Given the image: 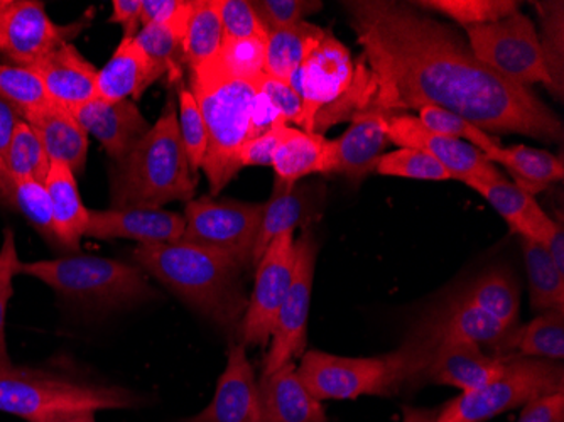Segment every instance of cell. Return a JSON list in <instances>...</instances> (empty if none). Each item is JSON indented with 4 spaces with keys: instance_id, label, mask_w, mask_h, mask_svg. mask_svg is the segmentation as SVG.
Listing matches in <instances>:
<instances>
[{
    "instance_id": "6da1fadb",
    "label": "cell",
    "mask_w": 564,
    "mask_h": 422,
    "mask_svg": "<svg viewBox=\"0 0 564 422\" xmlns=\"http://www.w3.org/2000/svg\"><path fill=\"white\" fill-rule=\"evenodd\" d=\"M367 63L357 112H401L434 105L485 132L560 142L563 123L528 87L484 65L455 30L411 4L345 2Z\"/></svg>"
},
{
    "instance_id": "7a4b0ae2",
    "label": "cell",
    "mask_w": 564,
    "mask_h": 422,
    "mask_svg": "<svg viewBox=\"0 0 564 422\" xmlns=\"http://www.w3.org/2000/svg\"><path fill=\"white\" fill-rule=\"evenodd\" d=\"M135 266L224 329H239L249 297L232 259L193 244H158L134 250Z\"/></svg>"
},
{
    "instance_id": "3957f363",
    "label": "cell",
    "mask_w": 564,
    "mask_h": 422,
    "mask_svg": "<svg viewBox=\"0 0 564 422\" xmlns=\"http://www.w3.org/2000/svg\"><path fill=\"white\" fill-rule=\"evenodd\" d=\"M440 335L430 318L399 350L382 357H338L312 350L301 357L297 376L318 401H350L362 396H391L404 383L426 376Z\"/></svg>"
},
{
    "instance_id": "277c9868",
    "label": "cell",
    "mask_w": 564,
    "mask_h": 422,
    "mask_svg": "<svg viewBox=\"0 0 564 422\" xmlns=\"http://www.w3.org/2000/svg\"><path fill=\"white\" fill-rule=\"evenodd\" d=\"M195 171L183 145L176 101L170 100L156 123L131 152L112 164V208H163L167 203L192 202Z\"/></svg>"
},
{
    "instance_id": "5b68a950",
    "label": "cell",
    "mask_w": 564,
    "mask_h": 422,
    "mask_svg": "<svg viewBox=\"0 0 564 422\" xmlns=\"http://www.w3.org/2000/svg\"><path fill=\"white\" fill-rule=\"evenodd\" d=\"M189 90L207 127L203 173L210 183L212 195L217 196L242 170L240 151L249 136L258 87L227 75L214 59L192 69Z\"/></svg>"
},
{
    "instance_id": "8992f818",
    "label": "cell",
    "mask_w": 564,
    "mask_h": 422,
    "mask_svg": "<svg viewBox=\"0 0 564 422\" xmlns=\"http://www.w3.org/2000/svg\"><path fill=\"white\" fill-rule=\"evenodd\" d=\"M132 390L85 382L34 368L0 365V412L43 422L63 412L117 411L138 405Z\"/></svg>"
},
{
    "instance_id": "52a82bcc",
    "label": "cell",
    "mask_w": 564,
    "mask_h": 422,
    "mask_svg": "<svg viewBox=\"0 0 564 422\" xmlns=\"http://www.w3.org/2000/svg\"><path fill=\"white\" fill-rule=\"evenodd\" d=\"M18 274L40 279L62 296L95 307H120L156 296L139 266L106 257L21 260Z\"/></svg>"
},
{
    "instance_id": "ba28073f",
    "label": "cell",
    "mask_w": 564,
    "mask_h": 422,
    "mask_svg": "<svg viewBox=\"0 0 564 422\" xmlns=\"http://www.w3.org/2000/svg\"><path fill=\"white\" fill-rule=\"evenodd\" d=\"M564 390L563 365L544 358L507 355L497 379L470 392L459 393L438 411L434 422H485L534 399Z\"/></svg>"
},
{
    "instance_id": "9c48e42d",
    "label": "cell",
    "mask_w": 564,
    "mask_h": 422,
    "mask_svg": "<svg viewBox=\"0 0 564 422\" xmlns=\"http://www.w3.org/2000/svg\"><path fill=\"white\" fill-rule=\"evenodd\" d=\"M264 215V203H243L202 196L186 203L182 242L214 250L246 269Z\"/></svg>"
},
{
    "instance_id": "30bf717a",
    "label": "cell",
    "mask_w": 564,
    "mask_h": 422,
    "mask_svg": "<svg viewBox=\"0 0 564 422\" xmlns=\"http://www.w3.org/2000/svg\"><path fill=\"white\" fill-rule=\"evenodd\" d=\"M467 36L474 55L507 80L528 88L540 84L551 90L540 34L528 15L518 11L492 24L467 28Z\"/></svg>"
},
{
    "instance_id": "8fae6325",
    "label": "cell",
    "mask_w": 564,
    "mask_h": 422,
    "mask_svg": "<svg viewBox=\"0 0 564 422\" xmlns=\"http://www.w3.org/2000/svg\"><path fill=\"white\" fill-rule=\"evenodd\" d=\"M288 84L303 101L301 130L315 132L316 120L354 90L357 68L348 47L325 30Z\"/></svg>"
},
{
    "instance_id": "7c38bea8",
    "label": "cell",
    "mask_w": 564,
    "mask_h": 422,
    "mask_svg": "<svg viewBox=\"0 0 564 422\" xmlns=\"http://www.w3.org/2000/svg\"><path fill=\"white\" fill-rule=\"evenodd\" d=\"M294 249H296V257H294L293 279L275 320L271 348L264 360L262 376H268L290 361L303 357L306 348L307 316L312 306L316 252H318L315 237L310 228L301 231L294 242Z\"/></svg>"
},
{
    "instance_id": "4fadbf2b",
    "label": "cell",
    "mask_w": 564,
    "mask_h": 422,
    "mask_svg": "<svg viewBox=\"0 0 564 422\" xmlns=\"http://www.w3.org/2000/svg\"><path fill=\"white\" fill-rule=\"evenodd\" d=\"M294 231L279 235L256 263V282L240 323V343L246 347H268L291 279H293Z\"/></svg>"
},
{
    "instance_id": "5bb4252c",
    "label": "cell",
    "mask_w": 564,
    "mask_h": 422,
    "mask_svg": "<svg viewBox=\"0 0 564 422\" xmlns=\"http://www.w3.org/2000/svg\"><path fill=\"white\" fill-rule=\"evenodd\" d=\"M84 28L82 22L55 24L36 0H0V56L9 65L31 68Z\"/></svg>"
},
{
    "instance_id": "9a60e30c",
    "label": "cell",
    "mask_w": 564,
    "mask_h": 422,
    "mask_svg": "<svg viewBox=\"0 0 564 422\" xmlns=\"http://www.w3.org/2000/svg\"><path fill=\"white\" fill-rule=\"evenodd\" d=\"M389 142L399 148L417 149L438 161L453 180L467 183L470 180H506L496 164L485 158L474 145L448 136L436 134L427 129L417 117L408 113H388Z\"/></svg>"
},
{
    "instance_id": "2e32d148",
    "label": "cell",
    "mask_w": 564,
    "mask_h": 422,
    "mask_svg": "<svg viewBox=\"0 0 564 422\" xmlns=\"http://www.w3.org/2000/svg\"><path fill=\"white\" fill-rule=\"evenodd\" d=\"M388 144V113L372 110L355 113L351 126L340 138L326 139L323 174H344L351 180H362L377 170Z\"/></svg>"
},
{
    "instance_id": "e0dca14e",
    "label": "cell",
    "mask_w": 564,
    "mask_h": 422,
    "mask_svg": "<svg viewBox=\"0 0 564 422\" xmlns=\"http://www.w3.org/2000/svg\"><path fill=\"white\" fill-rule=\"evenodd\" d=\"M185 227L183 215L163 208L90 209L85 237L131 239L141 246H158L180 242Z\"/></svg>"
},
{
    "instance_id": "ac0fdd59",
    "label": "cell",
    "mask_w": 564,
    "mask_h": 422,
    "mask_svg": "<svg viewBox=\"0 0 564 422\" xmlns=\"http://www.w3.org/2000/svg\"><path fill=\"white\" fill-rule=\"evenodd\" d=\"M246 348L242 343L228 348L227 367L218 379L214 401L185 422H264L259 382Z\"/></svg>"
},
{
    "instance_id": "d6986e66",
    "label": "cell",
    "mask_w": 564,
    "mask_h": 422,
    "mask_svg": "<svg viewBox=\"0 0 564 422\" xmlns=\"http://www.w3.org/2000/svg\"><path fill=\"white\" fill-rule=\"evenodd\" d=\"M69 112L88 136L100 142L113 163L126 158L151 129L138 104L129 98L109 101L97 97Z\"/></svg>"
},
{
    "instance_id": "ffe728a7",
    "label": "cell",
    "mask_w": 564,
    "mask_h": 422,
    "mask_svg": "<svg viewBox=\"0 0 564 422\" xmlns=\"http://www.w3.org/2000/svg\"><path fill=\"white\" fill-rule=\"evenodd\" d=\"M506 368V357H490L480 345L465 338H442L434 350L426 377L462 392L492 382Z\"/></svg>"
},
{
    "instance_id": "44dd1931",
    "label": "cell",
    "mask_w": 564,
    "mask_h": 422,
    "mask_svg": "<svg viewBox=\"0 0 564 422\" xmlns=\"http://www.w3.org/2000/svg\"><path fill=\"white\" fill-rule=\"evenodd\" d=\"M53 104L73 110L97 98L98 69L72 43L31 66Z\"/></svg>"
},
{
    "instance_id": "7402d4cb",
    "label": "cell",
    "mask_w": 564,
    "mask_h": 422,
    "mask_svg": "<svg viewBox=\"0 0 564 422\" xmlns=\"http://www.w3.org/2000/svg\"><path fill=\"white\" fill-rule=\"evenodd\" d=\"M465 184L484 196L514 234L543 247L547 246L556 228V220L544 214L534 196L507 180H470Z\"/></svg>"
},
{
    "instance_id": "603a6c76",
    "label": "cell",
    "mask_w": 564,
    "mask_h": 422,
    "mask_svg": "<svg viewBox=\"0 0 564 422\" xmlns=\"http://www.w3.org/2000/svg\"><path fill=\"white\" fill-rule=\"evenodd\" d=\"M259 402L264 422H326L322 401L301 382L294 361L262 376Z\"/></svg>"
},
{
    "instance_id": "cb8c5ba5",
    "label": "cell",
    "mask_w": 564,
    "mask_h": 422,
    "mask_svg": "<svg viewBox=\"0 0 564 422\" xmlns=\"http://www.w3.org/2000/svg\"><path fill=\"white\" fill-rule=\"evenodd\" d=\"M24 120L33 127L51 163L65 164L73 174L84 173L88 134L68 109L51 101L43 109L28 113Z\"/></svg>"
},
{
    "instance_id": "d4e9b609",
    "label": "cell",
    "mask_w": 564,
    "mask_h": 422,
    "mask_svg": "<svg viewBox=\"0 0 564 422\" xmlns=\"http://www.w3.org/2000/svg\"><path fill=\"white\" fill-rule=\"evenodd\" d=\"M315 209H318V193L315 188L301 183L290 186L275 181L271 199L264 203V215L253 246L252 266L259 262L279 235L296 230L304 221H312Z\"/></svg>"
},
{
    "instance_id": "484cf974",
    "label": "cell",
    "mask_w": 564,
    "mask_h": 422,
    "mask_svg": "<svg viewBox=\"0 0 564 422\" xmlns=\"http://www.w3.org/2000/svg\"><path fill=\"white\" fill-rule=\"evenodd\" d=\"M160 78L163 76L142 47L131 37H122L109 63L98 69L97 97L109 101L139 100Z\"/></svg>"
},
{
    "instance_id": "4316f807",
    "label": "cell",
    "mask_w": 564,
    "mask_h": 422,
    "mask_svg": "<svg viewBox=\"0 0 564 422\" xmlns=\"http://www.w3.org/2000/svg\"><path fill=\"white\" fill-rule=\"evenodd\" d=\"M46 190L53 206L56 244L78 252L90 221V209L84 205L75 174L62 163H51Z\"/></svg>"
},
{
    "instance_id": "83f0119b",
    "label": "cell",
    "mask_w": 564,
    "mask_h": 422,
    "mask_svg": "<svg viewBox=\"0 0 564 422\" xmlns=\"http://www.w3.org/2000/svg\"><path fill=\"white\" fill-rule=\"evenodd\" d=\"M440 338H465L477 345L502 350L512 329L480 307L467 303L456 294L438 313L427 316Z\"/></svg>"
},
{
    "instance_id": "f1b7e54d",
    "label": "cell",
    "mask_w": 564,
    "mask_h": 422,
    "mask_svg": "<svg viewBox=\"0 0 564 422\" xmlns=\"http://www.w3.org/2000/svg\"><path fill=\"white\" fill-rule=\"evenodd\" d=\"M492 164H502L514 176V184L534 196L544 192L550 184L563 180V160L543 151V149L529 148V145H500L496 151L485 155Z\"/></svg>"
},
{
    "instance_id": "f546056e",
    "label": "cell",
    "mask_w": 564,
    "mask_h": 422,
    "mask_svg": "<svg viewBox=\"0 0 564 422\" xmlns=\"http://www.w3.org/2000/svg\"><path fill=\"white\" fill-rule=\"evenodd\" d=\"M325 141L318 132L284 127L272 158L271 167H274L275 181L291 186L310 174L323 173Z\"/></svg>"
},
{
    "instance_id": "4dcf8cb0",
    "label": "cell",
    "mask_w": 564,
    "mask_h": 422,
    "mask_svg": "<svg viewBox=\"0 0 564 422\" xmlns=\"http://www.w3.org/2000/svg\"><path fill=\"white\" fill-rule=\"evenodd\" d=\"M325 30L312 22L303 21L288 30L268 34L265 41V75L278 80L290 82L312 47L322 40Z\"/></svg>"
},
{
    "instance_id": "1f68e13d",
    "label": "cell",
    "mask_w": 564,
    "mask_h": 422,
    "mask_svg": "<svg viewBox=\"0 0 564 422\" xmlns=\"http://www.w3.org/2000/svg\"><path fill=\"white\" fill-rule=\"evenodd\" d=\"M224 44L220 0H193L192 18L183 40L189 69L214 62Z\"/></svg>"
},
{
    "instance_id": "d6a6232c",
    "label": "cell",
    "mask_w": 564,
    "mask_h": 422,
    "mask_svg": "<svg viewBox=\"0 0 564 422\" xmlns=\"http://www.w3.org/2000/svg\"><path fill=\"white\" fill-rule=\"evenodd\" d=\"M502 350L516 351L519 357L563 360L564 311H544L522 328H514Z\"/></svg>"
},
{
    "instance_id": "836d02e7",
    "label": "cell",
    "mask_w": 564,
    "mask_h": 422,
    "mask_svg": "<svg viewBox=\"0 0 564 422\" xmlns=\"http://www.w3.org/2000/svg\"><path fill=\"white\" fill-rule=\"evenodd\" d=\"M462 300L480 307L502 325L516 328L519 318V288L514 279L503 271H490L475 279L468 288L458 293Z\"/></svg>"
},
{
    "instance_id": "e575fe53",
    "label": "cell",
    "mask_w": 564,
    "mask_h": 422,
    "mask_svg": "<svg viewBox=\"0 0 564 422\" xmlns=\"http://www.w3.org/2000/svg\"><path fill=\"white\" fill-rule=\"evenodd\" d=\"M529 296L535 311H564V272L557 268L546 247L522 239Z\"/></svg>"
},
{
    "instance_id": "d590c367",
    "label": "cell",
    "mask_w": 564,
    "mask_h": 422,
    "mask_svg": "<svg viewBox=\"0 0 564 422\" xmlns=\"http://www.w3.org/2000/svg\"><path fill=\"white\" fill-rule=\"evenodd\" d=\"M0 199L24 215L25 220L30 221L44 239L56 244L53 206H51L46 184L6 174L0 180Z\"/></svg>"
},
{
    "instance_id": "8d00e7d4",
    "label": "cell",
    "mask_w": 564,
    "mask_h": 422,
    "mask_svg": "<svg viewBox=\"0 0 564 422\" xmlns=\"http://www.w3.org/2000/svg\"><path fill=\"white\" fill-rule=\"evenodd\" d=\"M541 21V53L551 78V91L563 98L564 90V2H535Z\"/></svg>"
},
{
    "instance_id": "74e56055",
    "label": "cell",
    "mask_w": 564,
    "mask_h": 422,
    "mask_svg": "<svg viewBox=\"0 0 564 422\" xmlns=\"http://www.w3.org/2000/svg\"><path fill=\"white\" fill-rule=\"evenodd\" d=\"M134 41L161 76H167L171 84H182L183 65L186 63L182 37L167 25L148 24L142 25Z\"/></svg>"
},
{
    "instance_id": "f35d334b",
    "label": "cell",
    "mask_w": 564,
    "mask_h": 422,
    "mask_svg": "<svg viewBox=\"0 0 564 422\" xmlns=\"http://www.w3.org/2000/svg\"><path fill=\"white\" fill-rule=\"evenodd\" d=\"M51 161L41 144L40 138L30 123L22 120L15 129L6 158V171L21 180H34L46 183Z\"/></svg>"
},
{
    "instance_id": "ab89813d",
    "label": "cell",
    "mask_w": 564,
    "mask_h": 422,
    "mask_svg": "<svg viewBox=\"0 0 564 422\" xmlns=\"http://www.w3.org/2000/svg\"><path fill=\"white\" fill-rule=\"evenodd\" d=\"M411 6L448 15L467 28L492 24L519 11L514 0H421Z\"/></svg>"
},
{
    "instance_id": "60d3db41",
    "label": "cell",
    "mask_w": 564,
    "mask_h": 422,
    "mask_svg": "<svg viewBox=\"0 0 564 422\" xmlns=\"http://www.w3.org/2000/svg\"><path fill=\"white\" fill-rule=\"evenodd\" d=\"M0 98H4L24 119L28 113L36 112L51 104L43 84L31 68L0 63Z\"/></svg>"
},
{
    "instance_id": "b9f144b4",
    "label": "cell",
    "mask_w": 564,
    "mask_h": 422,
    "mask_svg": "<svg viewBox=\"0 0 564 422\" xmlns=\"http://www.w3.org/2000/svg\"><path fill=\"white\" fill-rule=\"evenodd\" d=\"M417 112H420L417 119L427 129L433 130L436 134L448 136V138L467 142V144L474 145L478 151L484 152V155L490 154L502 145L489 132L478 129L477 126L468 122L464 117L456 116V113L448 112V110L440 109L434 105H426V107H421Z\"/></svg>"
},
{
    "instance_id": "7bdbcfd3",
    "label": "cell",
    "mask_w": 564,
    "mask_h": 422,
    "mask_svg": "<svg viewBox=\"0 0 564 422\" xmlns=\"http://www.w3.org/2000/svg\"><path fill=\"white\" fill-rule=\"evenodd\" d=\"M376 171L382 176L405 177V180L455 181L438 161L417 149L401 148L383 154Z\"/></svg>"
},
{
    "instance_id": "ee69618b",
    "label": "cell",
    "mask_w": 564,
    "mask_h": 422,
    "mask_svg": "<svg viewBox=\"0 0 564 422\" xmlns=\"http://www.w3.org/2000/svg\"><path fill=\"white\" fill-rule=\"evenodd\" d=\"M215 59L227 75L237 80L256 84L264 75L265 41L224 40L220 53Z\"/></svg>"
},
{
    "instance_id": "f6af8a7d",
    "label": "cell",
    "mask_w": 564,
    "mask_h": 422,
    "mask_svg": "<svg viewBox=\"0 0 564 422\" xmlns=\"http://www.w3.org/2000/svg\"><path fill=\"white\" fill-rule=\"evenodd\" d=\"M177 120H180V132H182L183 145H185L186 155H188L192 170H202L203 160L207 154V127L199 112L195 95L189 87L180 84L177 87Z\"/></svg>"
},
{
    "instance_id": "bcb514c9",
    "label": "cell",
    "mask_w": 564,
    "mask_h": 422,
    "mask_svg": "<svg viewBox=\"0 0 564 422\" xmlns=\"http://www.w3.org/2000/svg\"><path fill=\"white\" fill-rule=\"evenodd\" d=\"M253 11L269 33L288 30L300 22L306 21L307 15L315 14L322 9V2L310 0H258L252 2Z\"/></svg>"
},
{
    "instance_id": "7dc6e473",
    "label": "cell",
    "mask_w": 564,
    "mask_h": 422,
    "mask_svg": "<svg viewBox=\"0 0 564 422\" xmlns=\"http://www.w3.org/2000/svg\"><path fill=\"white\" fill-rule=\"evenodd\" d=\"M18 246L11 228H6L4 240L0 246V365H12L9 358L8 342H6V311L14 294V278L19 269Z\"/></svg>"
},
{
    "instance_id": "c3c4849f",
    "label": "cell",
    "mask_w": 564,
    "mask_h": 422,
    "mask_svg": "<svg viewBox=\"0 0 564 422\" xmlns=\"http://www.w3.org/2000/svg\"><path fill=\"white\" fill-rule=\"evenodd\" d=\"M220 12L224 40L268 41V31L249 0H220Z\"/></svg>"
},
{
    "instance_id": "681fc988",
    "label": "cell",
    "mask_w": 564,
    "mask_h": 422,
    "mask_svg": "<svg viewBox=\"0 0 564 422\" xmlns=\"http://www.w3.org/2000/svg\"><path fill=\"white\" fill-rule=\"evenodd\" d=\"M193 0H141V24L167 25L185 40Z\"/></svg>"
},
{
    "instance_id": "f907efd6",
    "label": "cell",
    "mask_w": 564,
    "mask_h": 422,
    "mask_svg": "<svg viewBox=\"0 0 564 422\" xmlns=\"http://www.w3.org/2000/svg\"><path fill=\"white\" fill-rule=\"evenodd\" d=\"M256 87L269 98V101L281 112L288 123L293 122L301 127V123H303V101L288 82L278 80V78H272V76L264 73L256 82Z\"/></svg>"
},
{
    "instance_id": "816d5d0a",
    "label": "cell",
    "mask_w": 564,
    "mask_h": 422,
    "mask_svg": "<svg viewBox=\"0 0 564 422\" xmlns=\"http://www.w3.org/2000/svg\"><path fill=\"white\" fill-rule=\"evenodd\" d=\"M286 127L278 126L269 130L259 138L247 141L240 151V166L242 167H269L272 166V158H274L275 148L281 141L282 129Z\"/></svg>"
},
{
    "instance_id": "f5cc1de1",
    "label": "cell",
    "mask_w": 564,
    "mask_h": 422,
    "mask_svg": "<svg viewBox=\"0 0 564 422\" xmlns=\"http://www.w3.org/2000/svg\"><path fill=\"white\" fill-rule=\"evenodd\" d=\"M518 422H564V390L528 402Z\"/></svg>"
},
{
    "instance_id": "db71d44e",
    "label": "cell",
    "mask_w": 564,
    "mask_h": 422,
    "mask_svg": "<svg viewBox=\"0 0 564 422\" xmlns=\"http://www.w3.org/2000/svg\"><path fill=\"white\" fill-rule=\"evenodd\" d=\"M288 122L284 117L281 116L274 105L269 101V98L258 90L256 95V101H253L252 119H250L249 136L247 141L259 138V136L265 134L269 130L274 129L278 126H284ZM246 141V142H247Z\"/></svg>"
},
{
    "instance_id": "11a10c76",
    "label": "cell",
    "mask_w": 564,
    "mask_h": 422,
    "mask_svg": "<svg viewBox=\"0 0 564 422\" xmlns=\"http://www.w3.org/2000/svg\"><path fill=\"white\" fill-rule=\"evenodd\" d=\"M22 120L24 119H22L14 105L9 104L4 98H0V180L8 174V171H6V158H8L15 129H18Z\"/></svg>"
},
{
    "instance_id": "9f6ffc18",
    "label": "cell",
    "mask_w": 564,
    "mask_h": 422,
    "mask_svg": "<svg viewBox=\"0 0 564 422\" xmlns=\"http://www.w3.org/2000/svg\"><path fill=\"white\" fill-rule=\"evenodd\" d=\"M109 22L123 28V37L134 40L141 25V0H113Z\"/></svg>"
},
{
    "instance_id": "6f0895ef",
    "label": "cell",
    "mask_w": 564,
    "mask_h": 422,
    "mask_svg": "<svg viewBox=\"0 0 564 422\" xmlns=\"http://www.w3.org/2000/svg\"><path fill=\"white\" fill-rule=\"evenodd\" d=\"M547 252L553 257L557 268L564 272V227H563V215L560 214L556 220V228H554L553 237L546 246Z\"/></svg>"
},
{
    "instance_id": "680465c9",
    "label": "cell",
    "mask_w": 564,
    "mask_h": 422,
    "mask_svg": "<svg viewBox=\"0 0 564 422\" xmlns=\"http://www.w3.org/2000/svg\"><path fill=\"white\" fill-rule=\"evenodd\" d=\"M438 411L433 409L405 408L402 422H434Z\"/></svg>"
},
{
    "instance_id": "91938a15",
    "label": "cell",
    "mask_w": 564,
    "mask_h": 422,
    "mask_svg": "<svg viewBox=\"0 0 564 422\" xmlns=\"http://www.w3.org/2000/svg\"><path fill=\"white\" fill-rule=\"evenodd\" d=\"M95 411H73L63 412V414L53 415L47 422H97L95 421Z\"/></svg>"
},
{
    "instance_id": "94428289",
    "label": "cell",
    "mask_w": 564,
    "mask_h": 422,
    "mask_svg": "<svg viewBox=\"0 0 564 422\" xmlns=\"http://www.w3.org/2000/svg\"><path fill=\"white\" fill-rule=\"evenodd\" d=\"M43 422H47V421H43Z\"/></svg>"
}]
</instances>
